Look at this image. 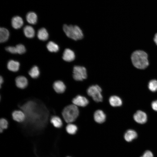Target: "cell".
<instances>
[{"label": "cell", "instance_id": "obj_1", "mask_svg": "<svg viewBox=\"0 0 157 157\" xmlns=\"http://www.w3.org/2000/svg\"><path fill=\"white\" fill-rule=\"evenodd\" d=\"M147 54L144 51L140 50H136L131 54V59L132 63L136 68L144 69L149 65Z\"/></svg>", "mask_w": 157, "mask_h": 157}, {"label": "cell", "instance_id": "obj_2", "mask_svg": "<svg viewBox=\"0 0 157 157\" xmlns=\"http://www.w3.org/2000/svg\"><path fill=\"white\" fill-rule=\"evenodd\" d=\"M79 113V111L77 106L74 104L65 107L62 112L64 120L68 123L75 121L78 117Z\"/></svg>", "mask_w": 157, "mask_h": 157}, {"label": "cell", "instance_id": "obj_3", "mask_svg": "<svg viewBox=\"0 0 157 157\" xmlns=\"http://www.w3.org/2000/svg\"><path fill=\"white\" fill-rule=\"evenodd\" d=\"M63 29L66 35L73 40H81L83 38V33L81 30L76 25L65 24L63 26Z\"/></svg>", "mask_w": 157, "mask_h": 157}, {"label": "cell", "instance_id": "obj_4", "mask_svg": "<svg viewBox=\"0 0 157 157\" xmlns=\"http://www.w3.org/2000/svg\"><path fill=\"white\" fill-rule=\"evenodd\" d=\"M102 89L98 85H93L90 86L87 89L88 94L92 97L96 102H101L103 97L101 94Z\"/></svg>", "mask_w": 157, "mask_h": 157}, {"label": "cell", "instance_id": "obj_5", "mask_svg": "<svg viewBox=\"0 0 157 157\" xmlns=\"http://www.w3.org/2000/svg\"><path fill=\"white\" fill-rule=\"evenodd\" d=\"M73 76L76 81H82L85 79L87 76L86 68L83 66H74L73 69Z\"/></svg>", "mask_w": 157, "mask_h": 157}, {"label": "cell", "instance_id": "obj_6", "mask_svg": "<svg viewBox=\"0 0 157 157\" xmlns=\"http://www.w3.org/2000/svg\"><path fill=\"white\" fill-rule=\"evenodd\" d=\"M72 102L76 106L83 107L88 105L89 101L85 97L80 95H78L73 99Z\"/></svg>", "mask_w": 157, "mask_h": 157}, {"label": "cell", "instance_id": "obj_7", "mask_svg": "<svg viewBox=\"0 0 157 157\" xmlns=\"http://www.w3.org/2000/svg\"><path fill=\"white\" fill-rule=\"evenodd\" d=\"M133 119L137 122L143 124L147 121V116L144 112L140 110L137 111L133 115Z\"/></svg>", "mask_w": 157, "mask_h": 157}, {"label": "cell", "instance_id": "obj_8", "mask_svg": "<svg viewBox=\"0 0 157 157\" xmlns=\"http://www.w3.org/2000/svg\"><path fill=\"white\" fill-rule=\"evenodd\" d=\"M106 115L104 112L100 110L95 111L94 114V118L95 121L101 124L104 122L106 119Z\"/></svg>", "mask_w": 157, "mask_h": 157}, {"label": "cell", "instance_id": "obj_9", "mask_svg": "<svg viewBox=\"0 0 157 157\" xmlns=\"http://www.w3.org/2000/svg\"><path fill=\"white\" fill-rule=\"evenodd\" d=\"M17 86L20 89H24L26 87L28 84L27 79L23 76H19L17 77L15 80Z\"/></svg>", "mask_w": 157, "mask_h": 157}, {"label": "cell", "instance_id": "obj_10", "mask_svg": "<svg viewBox=\"0 0 157 157\" xmlns=\"http://www.w3.org/2000/svg\"><path fill=\"white\" fill-rule=\"evenodd\" d=\"M13 119L18 122H23L26 118V115L23 112L20 110H16L12 113Z\"/></svg>", "mask_w": 157, "mask_h": 157}, {"label": "cell", "instance_id": "obj_11", "mask_svg": "<svg viewBox=\"0 0 157 157\" xmlns=\"http://www.w3.org/2000/svg\"><path fill=\"white\" fill-rule=\"evenodd\" d=\"M65 61L70 62L74 60L75 55L74 52L69 49H66L64 50L62 57Z\"/></svg>", "mask_w": 157, "mask_h": 157}, {"label": "cell", "instance_id": "obj_12", "mask_svg": "<svg viewBox=\"0 0 157 157\" xmlns=\"http://www.w3.org/2000/svg\"><path fill=\"white\" fill-rule=\"evenodd\" d=\"M53 87L55 92L58 93H63L66 89L65 84L61 81H55L53 84Z\"/></svg>", "mask_w": 157, "mask_h": 157}, {"label": "cell", "instance_id": "obj_13", "mask_svg": "<svg viewBox=\"0 0 157 157\" xmlns=\"http://www.w3.org/2000/svg\"><path fill=\"white\" fill-rule=\"evenodd\" d=\"M23 23L22 19L19 16H15L12 19V25L13 27L15 29L20 28L22 26Z\"/></svg>", "mask_w": 157, "mask_h": 157}, {"label": "cell", "instance_id": "obj_14", "mask_svg": "<svg viewBox=\"0 0 157 157\" xmlns=\"http://www.w3.org/2000/svg\"><path fill=\"white\" fill-rule=\"evenodd\" d=\"M137 137V133L134 130L129 129L127 130L124 134V138L127 142H129L136 138Z\"/></svg>", "mask_w": 157, "mask_h": 157}, {"label": "cell", "instance_id": "obj_15", "mask_svg": "<svg viewBox=\"0 0 157 157\" xmlns=\"http://www.w3.org/2000/svg\"><path fill=\"white\" fill-rule=\"evenodd\" d=\"M20 64L19 62L13 60H10L8 63L7 68L10 71L16 72L19 69Z\"/></svg>", "mask_w": 157, "mask_h": 157}, {"label": "cell", "instance_id": "obj_16", "mask_svg": "<svg viewBox=\"0 0 157 157\" xmlns=\"http://www.w3.org/2000/svg\"><path fill=\"white\" fill-rule=\"evenodd\" d=\"M109 102L110 105L113 107L119 106L122 104L121 99L117 96H111L109 99Z\"/></svg>", "mask_w": 157, "mask_h": 157}, {"label": "cell", "instance_id": "obj_17", "mask_svg": "<svg viewBox=\"0 0 157 157\" xmlns=\"http://www.w3.org/2000/svg\"><path fill=\"white\" fill-rule=\"evenodd\" d=\"M9 36V32L6 28L1 27L0 28V42H4L6 41Z\"/></svg>", "mask_w": 157, "mask_h": 157}, {"label": "cell", "instance_id": "obj_18", "mask_svg": "<svg viewBox=\"0 0 157 157\" xmlns=\"http://www.w3.org/2000/svg\"><path fill=\"white\" fill-rule=\"evenodd\" d=\"M26 19L28 23L34 24L37 23L38 17L35 13L33 12H30L27 13Z\"/></svg>", "mask_w": 157, "mask_h": 157}, {"label": "cell", "instance_id": "obj_19", "mask_svg": "<svg viewBox=\"0 0 157 157\" xmlns=\"http://www.w3.org/2000/svg\"><path fill=\"white\" fill-rule=\"evenodd\" d=\"M25 36L28 38H32L35 35V31L33 28L31 26L27 25L25 26L23 29Z\"/></svg>", "mask_w": 157, "mask_h": 157}, {"label": "cell", "instance_id": "obj_20", "mask_svg": "<svg viewBox=\"0 0 157 157\" xmlns=\"http://www.w3.org/2000/svg\"><path fill=\"white\" fill-rule=\"evenodd\" d=\"M37 37L39 40L44 41L46 40L48 38V33L45 28H42L38 30L37 33Z\"/></svg>", "mask_w": 157, "mask_h": 157}, {"label": "cell", "instance_id": "obj_21", "mask_svg": "<svg viewBox=\"0 0 157 157\" xmlns=\"http://www.w3.org/2000/svg\"><path fill=\"white\" fill-rule=\"evenodd\" d=\"M50 122L53 125L57 128H60L63 125L62 120L57 116H52Z\"/></svg>", "mask_w": 157, "mask_h": 157}, {"label": "cell", "instance_id": "obj_22", "mask_svg": "<svg viewBox=\"0 0 157 157\" xmlns=\"http://www.w3.org/2000/svg\"><path fill=\"white\" fill-rule=\"evenodd\" d=\"M47 49L51 52H56L59 50L58 46L53 41H49L47 45Z\"/></svg>", "mask_w": 157, "mask_h": 157}, {"label": "cell", "instance_id": "obj_23", "mask_svg": "<svg viewBox=\"0 0 157 157\" xmlns=\"http://www.w3.org/2000/svg\"><path fill=\"white\" fill-rule=\"evenodd\" d=\"M40 73L39 69L36 66H33L28 72L29 75L34 78H37L40 75Z\"/></svg>", "mask_w": 157, "mask_h": 157}, {"label": "cell", "instance_id": "obj_24", "mask_svg": "<svg viewBox=\"0 0 157 157\" xmlns=\"http://www.w3.org/2000/svg\"><path fill=\"white\" fill-rule=\"evenodd\" d=\"M77 127L76 126L71 123H69L66 127V131L70 134H74L77 130Z\"/></svg>", "mask_w": 157, "mask_h": 157}, {"label": "cell", "instance_id": "obj_25", "mask_svg": "<svg viewBox=\"0 0 157 157\" xmlns=\"http://www.w3.org/2000/svg\"><path fill=\"white\" fill-rule=\"evenodd\" d=\"M148 87L149 89L152 92L157 90V80L153 79L151 80L149 83Z\"/></svg>", "mask_w": 157, "mask_h": 157}, {"label": "cell", "instance_id": "obj_26", "mask_svg": "<svg viewBox=\"0 0 157 157\" xmlns=\"http://www.w3.org/2000/svg\"><path fill=\"white\" fill-rule=\"evenodd\" d=\"M8 123L7 120L4 118H1L0 120V131L2 132L3 130L6 129L8 126Z\"/></svg>", "mask_w": 157, "mask_h": 157}, {"label": "cell", "instance_id": "obj_27", "mask_svg": "<svg viewBox=\"0 0 157 157\" xmlns=\"http://www.w3.org/2000/svg\"><path fill=\"white\" fill-rule=\"evenodd\" d=\"M16 48L17 53L22 54L25 52L26 49L24 46L22 44H19L17 45L15 47Z\"/></svg>", "mask_w": 157, "mask_h": 157}, {"label": "cell", "instance_id": "obj_28", "mask_svg": "<svg viewBox=\"0 0 157 157\" xmlns=\"http://www.w3.org/2000/svg\"><path fill=\"white\" fill-rule=\"evenodd\" d=\"M6 50L12 53H17L16 47L8 46L6 48Z\"/></svg>", "mask_w": 157, "mask_h": 157}, {"label": "cell", "instance_id": "obj_29", "mask_svg": "<svg viewBox=\"0 0 157 157\" xmlns=\"http://www.w3.org/2000/svg\"><path fill=\"white\" fill-rule=\"evenodd\" d=\"M140 157H154V156L151 151L147 150L145 151L142 156Z\"/></svg>", "mask_w": 157, "mask_h": 157}, {"label": "cell", "instance_id": "obj_30", "mask_svg": "<svg viewBox=\"0 0 157 157\" xmlns=\"http://www.w3.org/2000/svg\"><path fill=\"white\" fill-rule=\"evenodd\" d=\"M151 106L152 109L157 111V100L153 101L151 103Z\"/></svg>", "mask_w": 157, "mask_h": 157}, {"label": "cell", "instance_id": "obj_31", "mask_svg": "<svg viewBox=\"0 0 157 157\" xmlns=\"http://www.w3.org/2000/svg\"><path fill=\"white\" fill-rule=\"evenodd\" d=\"M154 42L157 45V33L155 34L154 36Z\"/></svg>", "mask_w": 157, "mask_h": 157}, {"label": "cell", "instance_id": "obj_32", "mask_svg": "<svg viewBox=\"0 0 157 157\" xmlns=\"http://www.w3.org/2000/svg\"><path fill=\"white\" fill-rule=\"evenodd\" d=\"M3 77L1 76H0V87H1V85L3 83Z\"/></svg>", "mask_w": 157, "mask_h": 157}, {"label": "cell", "instance_id": "obj_33", "mask_svg": "<svg viewBox=\"0 0 157 157\" xmlns=\"http://www.w3.org/2000/svg\"></svg>", "mask_w": 157, "mask_h": 157}]
</instances>
